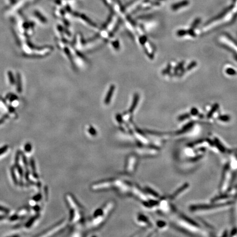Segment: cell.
<instances>
[{"label":"cell","instance_id":"9c48e42d","mask_svg":"<svg viewBox=\"0 0 237 237\" xmlns=\"http://www.w3.org/2000/svg\"><path fill=\"white\" fill-rule=\"evenodd\" d=\"M172 67L171 66V64H169L167 65V66L165 69H164L162 71V74L163 75H166V74H169L170 73Z\"/></svg>","mask_w":237,"mask_h":237},{"label":"cell","instance_id":"e0dca14e","mask_svg":"<svg viewBox=\"0 0 237 237\" xmlns=\"http://www.w3.org/2000/svg\"><path fill=\"white\" fill-rule=\"evenodd\" d=\"M180 71V73L179 74V76H182L183 74L185 73V71H186V69H182L181 70H179Z\"/></svg>","mask_w":237,"mask_h":237},{"label":"cell","instance_id":"8992f818","mask_svg":"<svg viewBox=\"0 0 237 237\" xmlns=\"http://www.w3.org/2000/svg\"><path fill=\"white\" fill-rule=\"evenodd\" d=\"M187 34H188V32L185 30H178L177 32V35L179 37L184 36Z\"/></svg>","mask_w":237,"mask_h":237},{"label":"cell","instance_id":"4fadbf2b","mask_svg":"<svg viewBox=\"0 0 237 237\" xmlns=\"http://www.w3.org/2000/svg\"><path fill=\"white\" fill-rule=\"evenodd\" d=\"M187 32H188V34L189 35L192 36L193 37H195V32H194V30L190 29L189 30H188V31H187Z\"/></svg>","mask_w":237,"mask_h":237},{"label":"cell","instance_id":"ac0fdd59","mask_svg":"<svg viewBox=\"0 0 237 237\" xmlns=\"http://www.w3.org/2000/svg\"><path fill=\"white\" fill-rule=\"evenodd\" d=\"M0 211H3V212L6 213H8V210L7 209H6V208H4V207H0Z\"/></svg>","mask_w":237,"mask_h":237},{"label":"cell","instance_id":"ba28073f","mask_svg":"<svg viewBox=\"0 0 237 237\" xmlns=\"http://www.w3.org/2000/svg\"><path fill=\"white\" fill-rule=\"evenodd\" d=\"M197 63L195 61H192L186 68V70H191V69H192L193 68H195L197 66Z\"/></svg>","mask_w":237,"mask_h":237},{"label":"cell","instance_id":"9a60e30c","mask_svg":"<svg viewBox=\"0 0 237 237\" xmlns=\"http://www.w3.org/2000/svg\"><path fill=\"white\" fill-rule=\"evenodd\" d=\"M8 146H4L1 148H0V155L2 154L3 153H5L7 149Z\"/></svg>","mask_w":237,"mask_h":237},{"label":"cell","instance_id":"3957f363","mask_svg":"<svg viewBox=\"0 0 237 237\" xmlns=\"http://www.w3.org/2000/svg\"><path fill=\"white\" fill-rule=\"evenodd\" d=\"M218 108H219V105L218 104L216 103L215 104H214V105L212 107V108L211 109V110L207 114V118H210L211 117H212V116L213 115L214 113L218 109Z\"/></svg>","mask_w":237,"mask_h":237},{"label":"cell","instance_id":"ffe728a7","mask_svg":"<svg viewBox=\"0 0 237 237\" xmlns=\"http://www.w3.org/2000/svg\"><path fill=\"white\" fill-rule=\"evenodd\" d=\"M233 1L234 2V1H236V0H233Z\"/></svg>","mask_w":237,"mask_h":237},{"label":"cell","instance_id":"277c9868","mask_svg":"<svg viewBox=\"0 0 237 237\" xmlns=\"http://www.w3.org/2000/svg\"><path fill=\"white\" fill-rule=\"evenodd\" d=\"M185 64V63L184 61H182V62H181L180 63H179L178 64L176 67L174 68V73H173V74L175 75H177L178 71H179L180 70H181L183 68V67L184 66Z\"/></svg>","mask_w":237,"mask_h":237},{"label":"cell","instance_id":"7c38bea8","mask_svg":"<svg viewBox=\"0 0 237 237\" xmlns=\"http://www.w3.org/2000/svg\"><path fill=\"white\" fill-rule=\"evenodd\" d=\"M191 114L192 115H197L198 114V109L197 108H192V109H191Z\"/></svg>","mask_w":237,"mask_h":237},{"label":"cell","instance_id":"2e32d148","mask_svg":"<svg viewBox=\"0 0 237 237\" xmlns=\"http://www.w3.org/2000/svg\"><path fill=\"white\" fill-rule=\"evenodd\" d=\"M25 150L26 152H30L31 150V146L29 144H27L25 146Z\"/></svg>","mask_w":237,"mask_h":237},{"label":"cell","instance_id":"5bb4252c","mask_svg":"<svg viewBox=\"0 0 237 237\" xmlns=\"http://www.w3.org/2000/svg\"><path fill=\"white\" fill-rule=\"evenodd\" d=\"M226 36H227V37H228V38H230V40H231L232 42H233L235 44H236L237 46V42L233 38V37H232L230 35V34H226Z\"/></svg>","mask_w":237,"mask_h":237},{"label":"cell","instance_id":"44dd1931","mask_svg":"<svg viewBox=\"0 0 237 237\" xmlns=\"http://www.w3.org/2000/svg\"><path fill=\"white\" fill-rule=\"evenodd\" d=\"M159 1H163V0H159Z\"/></svg>","mask_w":237,"mask_h":237},{"label":"cell","instance_id":"6da1fadb","mask_svg":"<svg viewBox=\"0 0 237 237\" xmlns=\"http://www.w3.org/2000/svg\"><path fill=\"white\" fill-rule=\"evenodd\" d=\"M233 5H231V6H230L229 7L226 8V9H224L222 11V12H221L220 14H218V15H216V16L215 17H213V18H211V19H210L209 21H208L207 23H205V25L209 24H210L211 23L213 22H214V21H217V20H219V19H221L222 18H223V17L225 15H226V14L228 13V12H229L230 10H232V9H233Z\"/></svg>","mask_w":237,"mask_h":237},{"label":"cell","instance_id":"7a4b0ae2","mask_svg":"<svg viewBox=\"0 0 237 237\" xmlns=\"http://www.w3.org/2000/svg\"><path fill=\"white\" fill-rule=\"evenodd\" d=\"M189 3V2L188 0H183V1H182L181 2H179L178 3L173 4L171 6V8H172V10L177 11L178 9H179L180 8L188 6Z\"/></svg>","mask_w":237,"mask_h":237},{"label":"cell","instance_id":"8fae6325","mask_svg":"<svg viewBox=\"0 0 237 237\" xmlns=\"http://www.w3.org/2000/svg\"><path fill=\"white\" fill-rule=\"evenodd\" d=\"M189 117H190L189 114H183V115H182L179 116L178 117V120L182 121V120H185V119L189 118Z\"/></svg>","mask_w":237,"mask_h":237},{"label":"cell","instance_id":"30bf717a","mask_svg":"<svg viewBox=\"0 0 237 237\" xmlns=\"http://www.w3.org/2000/svg\"><path fill=\"white\" fill-rule=\"evenodd\" d=\"M218 119L222 121H228L230 120V117L228 115H221L218 117Z\"/></svg>","mask_w":237,"mask_h":237},{"label":"cell","instance_id":"52a82bcc","mask_svg":"<svg viewBox=\"0 0 237 237\" xmlns=\"http://www.w3.org/2000/svg\"><path fill=\"white\" fill-rule=\"evenodd\" d=\"M226 73L227 74H228V75H231V76L235 75L236 74H237V72L236 71V70H235L234 69H233V68H227V69H226Z\"/></svg>","mask_w":237,"mask_h":237},{"label":"cell","instance_id":"5b68a950","mask_svg":"<svg viewBox=\"0 0 237 237\" xmlns=\"http://www.w3.org/2000/svg\"><path fill=\"white\" fill-rule=\"evenodd\" d=\"M200 22H201V19L200 18H197V19H195L194 20V21L192 24L191 29L194 30V29L198 26V25L200 24Z\"/></svg>","mask_w":237,"mask_h":237},{"label":"cell","instance_id":"d6986e66","mask_svg":"<svg viewBox=\"0 0 237 237\" xmlns=\"http://www.w3.org/2000/svg\"><path fill=\"white\" fill-rule=\"evenodd\" d=\"M12 177H13V180H14V181H15V182H16L17 180H16V178H15V172H13V171H12Z\"/></svg>","mask_w":237,"mask_h":237}]
</instances>
